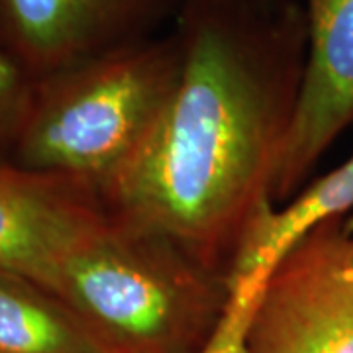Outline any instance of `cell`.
Listing matches in <instances>:
<instances>
[{"label": "cell", "mask_w": 353, "mask_h": 353, "mask_svg": "<svg viewBox=\"0 0 353 353\" xmlns=\"http://www.w3.org/2000/svg\"><path fill=\"white\" fill-rule=\"evenodd\" d=\"M110 218L101 194L55 173L0 165V269L50 290L71 252Z\"/></svg>", "instance_id": "cell-7"}, {"label": "cell", "mask_w": 353, "mask_h": 353, "mask_svg": "<svg viewBox=\"0 0 353 353\" xmlns=\"http://www.w3.org/2000/svg\"><path fill=\"white\" fill-rule=\"evenodd\" d=\"M50 290L110 353H204L232 299L226 273L112 214L65 257Z\"/></svg>", "instance_id": "cell-3"}, {"label": "cell", "mask_w": 353, "mask_h": 353, "mask_svg": "<svg viewBox=\"0 0 353 353\" xmlns=\"http://www.w3.org/2000/svg\"><path fill=\"white\" fill-rule=\"evenodd\" d=\"M181 71L175 30L34 81L14 141L16 165L81 181L102 199L145 150Z\"/></svg>", "instance_id": "cell-2"}, {"label": "cell", "mask_w": 353, "mask_h": 353, "mask_svg": "<svg viewBox=\"0 0 353 353\" xmlns=\"http://www.w3.org/2000/svg\"><path fill=\"white\" fill-rule=\"evenodd\" d=\"M350 212H353V153L328 175L299 190L283 208L265 202L232 261L228 273L230 310L208 352H243L253 301L271 265L308 230ZM347 226L353 230V214L347 218Z\"/></svg>", "instance_id": "cell-8"}, {"label": "cell", "mask_w": 353, "mask_h": 353, "mask_svg": "<svg viewBox=\"0 0 353 353\" xmlns=\"http://www.w3.org/2000/svg\"><path fill=\"white\" fill-rule=\"evenodd\" d=\"M181 0H0V46L32 81L152 38Z\"/></svg>", "instance_id": "cell-6"}, {"label": "cell", "mask_w": 353, "mask_h": 353, "mask_svg": "<svg viewBox=\"0 0 353 353\" xmlns=\"http://www.w3.org/2000/svg\"><path fill=\"white\" fill-rule=\"evenodd\" d=\"M0 353H110L69 304L0 269Z\"/></svg>", "instance_id": "cell-9"}, {"label": "cell", "mask_w": 353, "mask_h": 353, "mask_svg": "<svg viewBox=\"0 0 353 353\" xmlns=\"http://www.w3.org/2000/svg\"><path fill=\"white\" fill-rule=\"evenodd\" d=\"M245 353H353V230L332 218L290 245L265 275Z\"/></svg>", "instance_id": "cell-4"}, {"label": "cell", "mask_w": 353, "mask_h": 353, "mask_svg": "<svg viewBox=\"0 0 353 353\" xmlns=\"http://www.w3.org/2000/svg\"><path fill=\"white\" fill-rule=\"evenodd\" d=\"M183 2V0H181ZM232 2H253V4H273V2H281V0H232Z\"/></svg>", "instance_id": "cell-11"}, {"label": "cell", "mask_w": 353, "mask_h": 353, "mask_svg": "<svg viewBox=\"0 0 353 353\" xmlns=\"http://www.w3.org/2000/svg\"><path fill=\"white\" fill-rule=\"evenodd\" d=\"M32 90L34 81L0 46V148L16 141L30 108Z\"/></svg>", "instance_id": "cell-10"}, {"label": "cell", "mask_w": 353, "mask_h": 353, "mask_svg": "<svg viewBox=\"0 0 353 353\" xmlns=\"http://www.w3.org/2000/svg\"><path fill=\"white\" fill-rule=\"evenodd\" d=\"M176 32L175 94L102 202L228 275L252 220L271 202L303 81L306 14L294 0H183Z\"/></svg>", "instance_id": "cell-1"}, {"label": "cell", "mask_w": 353, "mask_h": 353, "mask_svg": "<svg viewBox=\"0 0 353 353\" xmlns=\"http://www.w3.org/2000/svg\"><path fill=\"white\" fill-rule=\"evenodd\" d=\"M306 61L271 202H289L353 124V0H304Z\"/></svg>", "instance_id": "cell-5"}]
</instances>
